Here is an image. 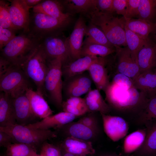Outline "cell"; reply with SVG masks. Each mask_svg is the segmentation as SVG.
Here are the masks:
<instances>
[{"mask_svg":"<svg viewBox=\"0 0 156 156\" xmlns=\"http://www.w3.org/2000/svg\"><path fill=\"white\" fill-rule=\"evenodd\" d=\"M104 130L107 136L114 142H117L125 136L129 130L128 124L123 118L101 114Z\"/></svg>","mask_w":156,"mask_h":156,"instance_id":"13","label":"cell"},{"mask_svg":"<svg viewBox=\"0 0 156 156\" xmlns=\"http://www.w3.org/2000/svg\"><path fill=\"white\" fill-rule=\"evenodd\" d=\"M6 156V155H4V156Z\"/></svg>","mask_w":156,"mask_h":156,"instance_id":"55","label":"cell"},{"mask_svg":"<svg viewBox=\"0 0 156 156\" xmlns=\"http://www.w3.org/2000/svg\"><path fill=\"white\" fill-rule=\"evenodd\" d=\"M104 92L105 100L111 109L120 114L135 118L137 121L148 98L134 87L127 88L112 82H110Z\"/></svg>","mask_w":156,"mask_h":156,"instance_id":"1","label":"cell"},{"mask_svg":"<svg viewBox=\"0 0 156 156\" xmlns=\"http://www.w3.org/2000/svg\"><path fill=\"white\" fill-rule=\"evenodd\" d=\"M59 33L40 39L39 45L44 53L47 60L61 59L62 65L73 60L70 54L68 38Z\"/></svg>","mask_w":156,"mask_h":156,"instance_id":"9","label":"cell"},{"mask_svg":"<svg viewBox=\"0 0 156 156\" xmlns=\"http://www.w3.org/2000/svg\"><path fill=\"white\" fill-rule=\"evenodd\" d=\"M89 112H99L108 114L111 111L109 105L103 99L100 91L97 89L90 90L83 98Z\"/></svg>","mask_w":156,"mask_h":156,"instance_id":"26","label":"cell"},{"mask_svg":"<svg viewBox=\"0 0 156 156\" xmlns=\"http://www.w3.org/2000/svg\"><path fill=\"white\" fill-rule=\"evenodd\" d=\"M26 5L30 8L37 5L42 0H24Z\"/></svg>","mask_w":156,"mask_h":156,"instance_id":"49","label":"cell"},{"mask_svg":"<svg viewBox=\"0 0 156 156\" xmlns=\"http://www.w3.org/2000/svg\"><path fill=\"white\" fill-rule=\"evenodd\" d=\"M125 25L131 31L144 39L148 40L150 33L154 31L155 24L142 19H131L125 21Z\"/></svg>","mask_w":156,"mask_h":156,"instance_id":"29","label":"cell"},{"mask_svg":"<svg viewBox=\"0 0 156 156\" xmlns=\"http://www.w3.org/2000/svg\"><path fill=\"white\" fill-rule=\"evenodd\" d=\"M133 81L134 87L148 98L156 94V67L140 73Z\"/></svg>","mask_w":156,"mask_h":156,"instance_id":"22","label":"cell"},{"mask_svg":"<svg viewBox=\"0 0 156 156\" xmlns=\"http://www.w3.org/2000/svg\"><path fill=\"white\" fill-rule=\"evenodd\" d=\"M77 117L72 114L63 111L25 126L29 128L40 130H50L51 128L59 129L73 122Z\"/></svg>","mask_w":156,"mask_h":156,"instance_id":"14","label":"cell"},{"mask_svg":"<svg viewBox=\"0 0 156 156\" xmlns=\"http://www.w3.org/2000/svg\"><path fill=\"white\" fill-rule=\"evenodd\" d=\"M9 13L12 25L17 31H28L30 14L24 0H11Z\"/></svg>","mask_w":156,"mask_h":156,"instance_id":"10","label":"cell"},{"mask_svg":"<svg viewBox=\"0 0 156 156\" xmlns=\"http://www.w3.org/2000/svg\"><path fill=\"white\" fill-rule=\"evenodd\" d=\"M0 131L9 134L14 143L28 145L36 150L47 140L57 136L56 133L51 129H31L17 124L6 127H0Z\"/></svg>","mask_w":156,"mask_h":156,"instance_id":"4","label":"cell"},{"mask_svg":"<svg viewBox=\"0 0 156 156\" xmlns=\"http://www.w3.org/2000/svg\"><path fill=\"white\" fill-rule=\"evenodd\" d=\"M29 78L20 67L11 64L7 71L0 76V90L14 98L31 88Z\"/></svg>","mask_w":156,"mask_h":156,"instance_id":"7","label":"cell"},{"mask_svg":"<svg viewBox=\"0 0 156 156\" xmlns=\"http://www.w3.org/2000/svg\"><path fill=\"white\" fill-rule=\"evenodd\" d=\"M48 71L44 82L45 95L57 108L62 109V62L60 59L47 60Z\"/></svg>","mask_w":156,"mask_h":156,"instance_id":"5","label":"cell"},{"mask_svg":"<svg viewBox=\"0 0 156 156\" xmlns=\"http://www.w3.org/2000/svg\"><path fill=\"white\" fill-rule=\"evenodd\" d=\"M125 30L127 47L129 49L133 59L137 62L138 52L149 40L144 39L130 30L125 25Z\"/></svg>","mask_w":156,"mask_h":156,"instance_id":"32","label":"cell"},{"mask_svg":"<svg viewBox=\"0 0 156 156\" xmlns=\"http://www.w3.org/2000/svg\"><path fill=\"white\" fill-rule=\"evenodd\" d=\"M138 17L152 22L156 17V0H140Z\"/></svg>","mask_w":156,"mask_h":156,"instance_id":"35","label":"cell"},{"mask_svg":"<svg viewBox=\"0 0 156 156\" xmlns=\"http://www.w3.org/2000/svg\"><path fill=\"white\" fill-rule=\"evenodd\" d=\"M156 122V94L148 98L146 105L137 122L144 125Z\"/></svg>","mask_w":156,"mask_h":156,"instance_id":"34","label":"cell"},{"mask_svg":"<svg viewBox=\"0 0 156 156\" xmlns=\"http://www.w3.org/2000/svg\"><path fill=\"white\" fill-rule=\"evenodd\" d=\"M92 81L89 74L84 73L74 76L63 81V91L67 99L80 97L91 89Z\"/></svg>","mask_w":156,"mask_h":156,"instance_id":"12","label":"cell"},{"mask_svg":"<svg viewBox=\"0 0 156 156\" xmlns=\"http://www.w3.org/2000/svg\"><path fill=\"white\" fill-rule=\"evenodd\" d=\"M155 50L156 51V46H155Z\"/></svg>","mask_w":156,"mask_h":156,"instance_id":"54","label":"cell"},{"mask_svg":"<svg viewBox=\"0 0 156 156\" xmlns=\"http://www.w3.org/2000/svg\"><path fill=\"white\" fill-rule=\"evenodd\" d=\"M64 8L73 13H81L88 16L94 11L97 10V0H68L61 1Z\"/></svg>","mask_w":156,"mask_h":156,"instance_id":"28","label":"cell"},{"mask_svg":"<svg viewBox=\"0 0 156 156\" xmlns=\"http://www.w3.org/2000/svg\"><path fill=\"white\" fill-rule=\"evenodd\" d=\"M64 8L61 1L42 0L32 8V12L40 13L57 19L70 21L71 14L64 12Z\"/></svg>","mask_w":156,"mask_h":156,"instance_id":"18","label":"cell"},{"mask_svg":"<svg viewBox=\"0 0 156 156\" xmlns=\"http://www.w3.org/2000/svg\"><path fill=\"white\" fill-rule=\"evenodd\" d=\"M85 35L86 38L83 42V45L95 44L110 47H115L109 41L103 31L98 27L91 23L87 27Z\"/></svg>","mask_w":156,"mask_h":156,"instance_id":"30","label":"cell"},{"mask_svg":"<svg viewBox=\"0 0 156 156\" xmlns=\"http://www.w3.org/2000/svg\"><path fill=\"white\" fill-rule=\"evenodd\" d=\"M17 31L0 26V49L1 50L16 35Z\"/></svg>","mask_w":156,"mask_h":156,"instance_id":"39","label":"cell"},{"mask_svg":"<svg viewBox=\"0 0 156 156\" xmlns=\"http://www.w3.org/2000/svg\"><path fill=\"white\" fill-rule=\"evenodd\" d=\"M40 154L41 156H62L60 147L47 141L40 147Z\"/></svg>","mask_w":156,"mask_h":156,"instance_id":"38","label":"cell"},{"mask_svg":"<svg viewBox=\"0 0 156 156\" xmlns=\"http://www.w3.org/2000/svg\"><path fill=\"white\" fill-rule=\"evenodd\" d=\"M70 21L61 20L43 14L32 12L30 14L28 31L39 39L59 33Z\"/></svg>","mask_w":156,"mask_h":156,"instance_id":"8","label":"cell"},{"mask_svg":"<svg viewBox=\"0 0 156 156\" xmlns=\"http://www.w3.org/2000/svg\"><path fill=\"white\" fill-rule=\"evenodd\" d=\"M10 4L8 1L0 0V26L5 28L11 29L17 32L12 23L10 13Z\"/></svg>","mask_w":156,"mask_h":156,"instance_id":"37","label":"cell"},{"mask_svg":"<svg viewBox=\"0 0 156 156\" xmlns=\"http://www.w3.org/2000/svg\"><path fill=\"white\" fill-rule=\"evenodd\" d=\"M145 125L147 132L144 141L135 154L136 156H156V122Z\"/></svg>","mask_w":156,"mask_h":156,"instance_id":"27","label":"cell"},{"mask_svg":"<svg viewBox=\"0 0 156 156\" xmlns=\"http://www.w3.org/2000/svg\"><path fill=\"white\" fill-rule=\"evenodd\" d=\"M140 1V0H128L125 14L123 16L125 21L138 16Z\"/></svg>","mask_w":156,"mask_h":156,"instance_id":"40","label":"cell"},{"mask_svg":"<svg viewBox=\"0 0 156 156\" xmlns=\"http://www.w3.org/2000/svg\"><path fill=\"white\" fill-rule=\"evenodd\" d=\"M115 48L95 44H84L81 51V57L87 56L105 57L116 52Z\"/></svg>","mask_w":156,"mask_h":156,"instance_id":"33","label":"cell"},{"mask_svg":"<svg viewBox=\"0 0 156 156\" xmlns=\"http://www.w3.org/2000/svg\"><path fill=\"white\" fill-rule=\"evenodd\" d=\"M113 2V0H97V8L101 12L112 14L115 12Z\"/></svg>","mask_w":156,"mask_h":156,"instance_id":"44","label":"cell"},{"mask_svg":"<svg viewBox=\"0 0 156 156\" xmlns=\"http://www.w3.org/2000/svg\"></svg>","mask_w":156,"mask_h":156,"instance_id":"56","label":"cell"},{"mask_svg":"<svg viewBox=\"0 0 156 156\" xmlns=\"http://www.w3.org/2000/svg\"><path fill=\"white\" fill-rule=\"evenodd\" d=\"M62 109L63 111L74 115L76 117L83 116L89 112L86 107H80L70 105L63 101Z\"/></svg>","mask_w":156,"mask_h":156,"instance_id":"42","label":"cell"},{"mask_svg":"<svg viewBox=\"0 0 156 156\" xmlns=\"http://www.w3.org/2000/svg\"><path fill=\"white\" fill-rule=\"evenodd\" d=\"M128 3V0H113V4L115 12L125 16Z\"/></svg>","mask_w":156,"mask_h":156,"instance_id":"45","label":"cell"},{"mask_svg":"<svg viewBox=\"0 0 156 156\" xmlns=\"http://www.w3.org/2000/svg\"><path fill=\"white\" fill-rule=\"evenodd\" d=\"M115 48L116 59V73L123 74L134 80L140 74L137 62L132 58L127 47H116Z\"/></svg>","mask_w":156,"mask_h":156,"instance_id":"11","label":"cell"},{"mask_svg":"<svg viewBox=\"0 0 156 156\" xmlns=\"http://www.w3.org/2000/svg\"><path fill=\"white\" fill-rule=\"evenodd\" d=\"M28 156H41L40 154H38L36 151H34Z\"/></svg>","mask_w":156,"mask_h":156,"instance_id":"51","label":"cell"},{"mask_svg":"<svg viewBox=\"0 0 156 156\" xmlns=\"http://www.w3.org/2000/svg\"><path fill=\"white\" fill-rule=\"evenodd\" d=\"M70 105L80 107H86L83 98L80 97H72L67 99L65 101Z\"/></svg>","mask_w":156,"mask_h":156,"instance_id":"47","label":"cell"},{"mask_svg":"<svg viewBox=\"0 0 156 156\" xmlns=\"http://www.w3.org/2000/svg\"><path fill=\"white\" fill-rule=\"evenodd\" d=\"M154 24H155V27H154V31H155V38H156V23H154Z\"/></svg>","mask_w":156,"mask_h":156,"instance_id":"53","label":"cell"},{"mask_svg":"<svg viewBox=\"0 0 156 156\" xmlns=\"http://www.w3.org/2000/svg\"><path fill=\"white\" fill-rule=\"evenodd\" d=\"M62 156H79L66 152L64 151H63V153H62Z\"/></svg>","mask_w":156,"mask_h":156,"instance_id":"50","label":"cell"},{"mask_svg":"<svg viewBox=\"0 0 156 156\" xmlns=\"http://www.w3.org/2000/svg\"><path fill=\"white\" fill-rule=\"evenodd\" d=\"M112 82L120 86L127 88L134 87L132 79L120 73H116Z\"/></svg>","mask_w":156,"mask_h":156,"instance_id":"41","label":"cell"},{"mask_svg":"<svg viewBox=\"0 0 156 156\" xmlns=\"http://www.w3.org/2000/svg\"><path fill=\"white\" fill-rule=\"evenodd\" d=\"M90 23L104 33L109 41L115 47H127L125 34V20L112 14L104 13L98 10L89 16Z\"/></svg>","mask_w":156,"mask_h":156,"instance_id":"3","label":"cell"},{"mask_svg":"<svg viewBox=\"0 0 156 156\" xmlns=\"http://www.w3.org/2000/svg\"><path fill=\"white\" fill-rule=\"evenodd\" d=\"M87 28L84 19L80 16L76 21L70 36L68 38L70 54L73 60L81 57L83 40Z\"/></svg>","mask_w":156,"mask_h":156,"instance_id":"15","label":"cell"},{"mask_svg":"<svg viewBox=\"0 0 156 156\" xmlns=\"http://www.w3.org/2000/svg\"><path fill=\"white\" fill-rule=\"evenodd\" d=\"M100 156H119V155L113 154H105L101 155Z\"/></svg>","mask_w":156,"mask_h":156,"instance_id":"52","label":"cell"},{"mask_svg":"<svg viewBox=\"0 0 156 156\" xmlns=\"http://www.w3.org/2000/svg\"><path fill=\"white\" fill-rule=\"evenodd\" d=\"M146 132V127L136 131L127 135L124 142L125 152L129 153L135 151L138 149L144 141Z\"/></svg>","mask_w":156,"mask_h":156,"instance_id":"31","label":"cell"},{"mask_svg":"<svg viewBox=\"0 0 156 156\" xmlns=\"http://www.w3.org/2000/svg\"><path fill=\"white\" fill-rule=\"evenodd\" d=\"M6 148V156H28L34 151L31 146L22 143H13Z\"/></svg>","mask_w":156,"mask_h":156,"instance_id":"36","label":"cell"},{"mask_svg":"<svg viewBox=\"0 0 156 156\" xmlns=\"http://www.w3.org/2000/svg\"><path fill=\"white\" fill-rule=\"evenodd\" d=\"M39 41L28 31L21 32L0 50V57L21 68L38 47Z\"/></svg>","mask_w":156,"mask_h":156,"instance_id":"2","label":"cell"},{"mask_svg":"<svg viewBox=\"0 0 156 156\" xmlns=\"http://www.w3.org/2000/svg\"><path fill=\"white\" fill-rule=\"evenodd\" d=\"M13 103L17 124L26 125L36 118L25 92L13 98Z\"/></svg>","mask_w":156,"mask_h":156,"instance_id":"19","label":"cell"},{"mask_svg":"<svg viewBox=\"0 0 156 156\" xmlns=\"http://www.w3.org/2000/svg\"><path fill=\"white\" fill-rule=\"evenodd\" d=\"M62 150L79 156L94 154L95 150L91 142L71 137H67L61 145Z\"/></svg>","mask_w":156,"mask_h":156,"instance_id":"20","label":"cell"},{"mask_svg":"<svg viewBox=\"0 0 156 156\" xmlns=\"http://www.w3.org/2000/svg\"><path fill=\"white\" fill-rule=\"evenodd\" d=\"M26 94L29 101L33 114L36 118L42 119L53 114L51 109L43 95L32 88H28Z\"/></svg>","mask_w":156,"mask_h":156,"instance_id":"17","label":"cell"},{"mask_svg":"<svg viewBox=\"0 0 156 156\" xmlns=\"http://www.w3.org/2000/svg\"><path fill=\"white\" fill-rule=\"evenodd\" d=\"M97 56H87L73 60L62 65V76L64 80L88 71Z\"/></svg>","mask_w":156,"mask_h":156,"instance_id":"21","label":"cell"},{"mask_svg":"<svg viewBox=\"0 0 156 156\" xmlns=\"http://www.w3.org/2000/svg\"><path fill=\"white\" fill-rule=\"evenodd\" d=\"M61 129L67 137H71L90 141L95 138L98 132L78 122H71L64 126Z\"/></svg>","mask_w":156,"mask_h":156,"instance_id":"25","label":"cell"},{"mask_svg":"<svg viewBox=\"0 0 156 156\" xmlns=\"http://www.w3.org/2000/svg\"><path fill=\"white\" fill-rule=\"evenodd\" d=\"M91 113L80 118L77 121L98 133L99 127L97 120L92 112Z\"/></svg>","mask_w":156,"mask_h":156,"instance_id":"43","label":"cell"},{"mask_svg":"<svg viewBox=\"0 0 156 156\" xmlns=\"http://www.w3.org/2000/svg\"><path fill=\"white\" fill-rule=\"evenodd\" d=\"M14 142L11 137L7 133L0 131V146L7 148Z\"/></svg>","mask_w":156,"mask_h":156,"instance_id":"46","label":"cell"},{"mask_svg":"<svg viewBox=\"0 0 156 156\" xmlns=\"http://www.w3.org/2000/svg\"><path fill=\"white\" fill-rule=\"evenodd\" d=\"M105 57H98L89 67L88 71L96 89L104 92L110 83L109 77L105 66Z\"/></svg>","mask_w":156,"mask_h":156,"instance_id":"16","label":"cell"},{"mask_svg":"<svg viewBox=\"0 0 156 156\" xmlns=\"http://www.w3.org/2000/svg\"><path fill=\"white\" fill-rule=\"evenodd\" d=\"M11 65L8 61L0 57V76L7 71Z\"/></svg>","mask_w":156,"mask_h":156,"instance_id":"48","label":"cell"},{"mask_svg":"<svg viewBox=\"0 0 156 156\" xmlns=\"http://www.w3.org/2000/svg\"><path fill=\"white\" fill-rule=\"evenodd\" d=\"M16 124L13 98L0 92V127H6Z\"/></svg>","mask_w":156,"mask_h":156,"instance_id":"23","label":"cell"},{"mask_svg":"<svg viewBox=\"0 0 156 156\" xmlns=\"http://www.w3.org/2000/svg\"><path fill=\"white\" fill-rule=\"evenodd\" d=\"M21 68L34 83L36 90L45 95L44 82L48 66L46 56L39 45Z\"/></svg>","mask_w":156,"mask_h":156,"instance_id":"6","label":"cell"},{"mask_svg":"<svg viewBox=\"0 0 156 156\" xmlns=\"http://www.w3.org/2000/svg\"><path fill=\"white\" fill-rule=\"evenodd\" d=\"M155 46L149 41L140 49L137 57V62L140 73L156 67Z\"/></svg>","mask_w":156,"mask_h":156,"instance_id":"24","label":"cell"}]
</instances>
